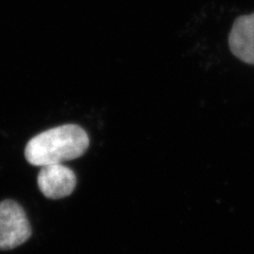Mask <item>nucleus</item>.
<instances>
[{
  "label": "nucleus",
  "mask_w": 254,
  "mask_h": 254,
  "mask_svg": "<svg viewBox=\"0 0 254 254\" xmlns=\"http://www.w3.org/2000/svg\"><path fill=\"white\" fill-rule=\"evenodd\" d=\"M32 235V227L22 206L12 199L0 202V250L19 247Z\"/></svg>",
  "instance_id": "obj_2"
},
{
  "label": "nucleus",
  "mask_w": 254,
  "mask_h": 254,
  "mask_svg": "<svg viewBox=\"0 0 254 254\" xmlns=\"http://www.w3.org/2000/svg\"><path fill=\"white\" fill-rule=\"evenodd\" d=\"M88 146L89 137L82 127L66 124L32 138L25 148V157L30 164L42 168L79 158Z\"/></svg>",
  "instance_id": "obj_1"
},
{
  "label": "nucleus",
  "mask_w": 254,
  "mask_h": 254,
  "mask_svg": "<svg viewBox=\"0 0 254 254\" xmlns=\"http://www.w3.org/2000/svg\"><path fill=\"white\" fill-rule=\"evenodd\" d=\"M42 194L49 199H61L73 192L76 187L74 172L62 163L42 166L37 176Z\"/></svg>",
  "instance_id": "obj_3"
},
{
  "label": "nucleus",
  "mask_w": 254,
  "mask_h": 254,
  "mask_svg": "<svg viewBox=\"0 0 254 254\" xmlns=\"http://www.w3.org/2000/svg\"><path fill=\"white\" fill-rule=\"evenodd\" d=\"M229 47L237 59L254 65V13L234 21L229 34Z\"/></svg>",
  "instance_id": "obj_4"
}]
</instances>
